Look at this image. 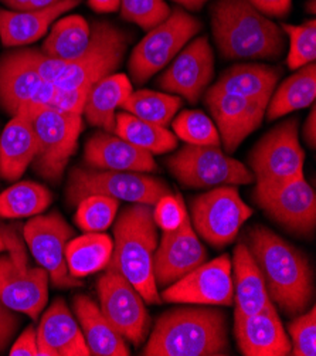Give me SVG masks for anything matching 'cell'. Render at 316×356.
Wrapping results in <instances>:
<instances>
[{"instance_id": "6da1fadb", "label": "cell", "mask_w": 316, "mask_h": 356, "mask_svg": "<svg viewBox=\"0 0 316 356\" xmlns=\"http://www.w3.org/2000/svg\"><path fill=\"white\" fill-rule=\"evenodd\" d=\"M244 243L260 267L272 304L292 318L308 311L315 297L313 271L299 248L260 225L247 232Z\"/></svg>"}, {"instance_id": "7a4b0ae2", "label": "cell", "mask_w": 316, "mask_h": 356, "mask_svg": "<svg viewBox=\"0 0 316 356\" xmlns=\"http://www.w3.org/2000/svg\"><path fill=\"white\" fill-rule=\"evenodd\" d=\"M231 353L227 315L216 305L183 304L163 312L142 349L145 356H224Z\"/></svg>"}, {"instance_id": "3957f363", "label": "cell", "mask_w": 316, "mask_h": 356, "mask_svg": "<svg viewBox=\"0 0 316 356\" xmlns=\"http://www.w3.org/2000/svg\"><path fill=\"white\" fill-rule=\"evenodd\" d=\"M212 31L227 60H276L284 53V31L249 0H217Z\"/></svg>"}, {"instance_id": "277c9868", "label": "cell", "mask_w": 316, "mask_h": 356, "mask_svg": "<svg viewBox=\"0 0 316 356\" xmlns=\"http://www.w3.org/2000/svg\"><path fill=\"white\" fill-rule=\"evenodd\" d=\"M113 256L107 270L128 280L147 304H160L153 275L158 248V226L151 204L132 203L125 207L114 226Z\"/></svg>"}, {"instance_id": "5b68a950", "label": "cell", "mask_w": 316, "mask_h": 356, "mask_svg": "<svg viewBox=\"0 0 316 356\" xmlns=\"http://www.w3.org/2000/svg\"><path fill=\"white\" fill-rule=\"evenodd\" d=\"M17 114L30 118L36 134L38 152L31 162L33 170L46 181L58 182L69 158L78 148L83 115L51 108H23Z\"/></svg>"}, {"instance_id": "8992f818", "label": "cell", "mask_w": 316, "mask_h": 356, "mask_svg": "<svg viewBox=\"0 0 316 356\" xmlns=\"http://www.w3.org/2000/svg\"><path fill=\"white\" fill-rule=\"evenodd\" d=\"M65 193L68 203L73 206L91 195L153 206L160 197L170 195L172 191L165 181L140 172L76 168L69 173Z\"/></svg>"}, {"instance_id": "52a82bcc", "label": "cell", "mask_w": 316, "mask_h": 356, "mask_svg": "<svg viewBox=\"0 0 316 356\" xmlns=\"http://www.w3.org/2000/svg\"><path fill=\"white\" fill-rule=\"evenodd\" d=\"M166 165L176 181L189 189L238 186L256 182L247 166L213 145L186 144L166 159Z\"/></svg>"}, {"instance_id": "ba28073f", "label": "cell", "mask_w": 316, "mask_h": 356, "mask_svg": "<svg viewBox=\"0 0 316 356\" xmlns=\"http://www.w3.org/2000/svg\"><path fill=\"white\" fill-rule=\"evenodd\" d=\"M201 23L197 17L174 9L166 20L153 29L133 49L128 68L136 84H144L163 70L178 53L199 34Z\"/></svg>"}, {"instance_id": "9c48e42d", "label": "cell", "mask_w": 316, "mask_h": 356, "mask_svg": "<svg viewBox=\"0 0 316 356\" xmlns=\"http://www.w3.org/2000/svg\"><path fill=\"white\" fill-rule=\"evenodd\" d=\"M129 35L110 22H95L91 39L80 58L65 64L61 76L53 83L58 90H90L95 83L114 74L121 65Z\"/></svg>"}, {"instance_id": "30bf717a", "label": "cell", "mask_w": 316, "mask_h": 356, "mask_svg": "<svg viewBox=\"0 0 316 356\" xmlns=\"http://www.w3.org/2000/svg\"><path fill=\"white\" fill-rule=\"evenodd\" d=\"M298 118H290L268 131L250 154L257 185H279L303 176L305 152L299 144Z\"/></svg>"}, {"instance_id": "8fae6325", "label": "cell", "mask_w": 316, "mask_h": 356, "mask_svg": "<svg viewBox=\"0 0 316 356\" xmlns=\"http://www.w3.org/2000/svg\"><path fill=\"white\" fill-rule=\"evenodd\" d=\"M190 210L194 230L215 248L231 244L253 216V209L234 186H219L194 197Z\"/></svg>"}, {"instance_id": "7c38bea8", "label": "cell", "mask_w": 316, "mask_h": 356, "mask_svg": "<svg viewBox=\"0 0 316 356\" xmlns=\"http://www.w3.org/2000/svg\"><path fill=\"white\" fill-rule=\"evenodd\" d=\"M99 308L114 330L133 346L147 342L151 316L145 301L121 274L107 270L97 284Z\"/></svg>"}, {"instance_id": "4fadbf2b", "label": "cell", "mask_w": 316, "mask_h": 356, "mask_svg": "<svg viewBox=\"0 0 316 356\" xmlns=\"http://www.w3.org/2000/svg\"><path fill=\"white\" fill-rule=\"evenodd\" d=\"M254 202L265 215L295 236L309 237L316 226V196L303 176L279 185H256Z\"/></svg>"}, {"instance_id": "5bb4252c", "label": "cell", "mask_w": 316, "mask_h": 356, "mask_svg": "<svg viewBox=\"0 0 316 356\" xmlns=\"http://www.w3.org/2000/svg\"><path fill=\"white\" fill-rule=\"evenodd\" d=\"M74 236V229L58 211L33 216L23 227V237L33 257L47 271L57 289L80 287L83 284L80 278L68 273L65 263V248Z\"/></svg>"}, {"instance_id": "9a60e30c", "label": "cell", "mask_w": 316, "mask_h": 356, "mask_svg": "<svg viewBox=\"0 0 316 356\" xmlns=\"http://www.w3.org/2000/svg\"><path fill=\"white\" fill-rule=\"evenodd\" d=\"M160 298L170 304L231 307L234 304V286L228 254L204 261L172 286L163 289Z\"/></svg>"}, {"instance_id": "2e32d148", "label": "cell", "mask_w": 316, "mask_h": 356, "mask_svg": "<svg viewBox=\"0 0 316 356\" xmlns=\"http://www.w3.org/2000/svg\"><path fill=\"white\" fill-rule=\"evenodd\" d=\"M215 77V54L204 35L189 42L158 79L165 92L181 95L197 104Z\"/></svg>"}, {"instance_id": "e0dca14e", "label": "cell", "mask_w": 316, "mask_h": 356, "mask_svg": "<svg viewBox=\"0 0 316 356\" xmlns=\"http://www.w3.org/2000/svg\"><path fill=\"white\" fill-rule=\"evenodd\" d=\"M207 261V252L192 227L188 210L181 225L162 234L153 259V275L158 289H166L196 267Z\"/></svg>"}, {"instance_id": "ac0fdd59", "label": "cell", "mask_w": 316, "mask_h": 356, "mask_svg": "<svg viewBox=\"0 0 316 356\" xmlns=\"http://www.w3.org/2000/svg\"><path fill=\"white\" fill-rule=\"evenodd\" d=\"M204 104L213 115L220 140L228 154H233L261 125L267 108L254 99L215 87L206 91Z\"/></svg>"}, {"instance_id": "d6986e66", "label": "cell", "mask_w": 316, "mask_h": 356, "mask_svg": "<svg viewBox=\"0 0 316 356\" xmlns=\"http://www.w3.org/2000/svg\"><path fill=\"white\" fill-rule=\"evenodd\" d=\"M49 281L44 268L22 271L9 256H0V301L9 309L39 319L47 305Z\"/></svg>"}, {"instance_id": "ffe728a7", "label": "cell", "mask_w": 316, "mask_h": 356, "mask_svg": "<svg viewBox=\"0 0 316 356\" xmlns=\"http://www.w3.org/2000/svg\"><path fill=\"white\" fill-rule=\"evenodd\" d=\"M234 337L245 356L291 355V341L274 304L261 312L234 318Z\"/></svg>"}, {"instance_id": "44dd1931", "label": "cell", "mask_w": 316, "mask_h": 356, "mask_svg": "<svg viewBox=\"0 0 316 356\" xmlns=\"http://www.w3.org/2000/svg\"><path fill=\"white\" fill-rule=\"evenodd\" d=\"M36 332L42 356L91 355L78 323L61 298H57L43 314Z\"/></svg>"}, {"instance_id": "7402d4cb", "label": "cell", "mask_w": 316, "mask_h": 356, "mask_svg": "<svg viewBox=\"0 0 316 356\" xmlns=\"http://www.w3.org/2000/svg\"><path fill=\"white\" fill-rule=\"evenodd\" d=\"M85 162L95 169L119 172H155L158 165L153 155L133 147L111 132H97L84 147Z\"/></svg>"}, {"instance_id": "603a6c76", "label": "cell", "mask_w": 316, "mask_h": 356, "mask_svg": "<svg viewBox=\"0 0 316 356\" xmlns=\"http://www.w3.org/2000/svg\"><path fill=\"white\" fill-rule=\"evenodd\" d=\"M80 3L81 0H61L36 10H0V42L5 47H22L38 42L60 16Z\"/></svg>"}, {"instance_id": "cb8c5ba5", "label": "cell", "mask_w": 316, "mask_h": 356, "mask_svg": "<svg viewBox=\"0 0 316 356\" xmlns=\"http://www.w3.org/2000/svg\"><path fill=\"white\" fill-rule=\"evenodd\" d=\"M231 267L235 304L234 318L253 315L272 305L260 267L244 241L234 248Z\"/></svg>"}, {"instance_id": "d4e9b609", "label": "cell", "mask_w": 316, "mask_h": 356, "mask_svg": "<svg viewBox=\"0 0 316 356\" xmlns=\"http://www.w3.org/2000/svg\"><path fill=\"white\" fill-rule=\"evenodd\" d=\"M42 83L22 49L0 57V108L9 115L15 117L28 105Z\"/></svg>"}, {"instance_id": "484cf974", "label": "cell", "mask_w": 316, "mask_h": 356, "mask_svg": "<svg viewBox=\"0 0 316 356\" xmlns=\"http://www.w3.org/2000/svg\"><path fill=\"white\" fill-rule=\"evenodd\" d=\"M38 152V139L31 121L17 114L0 135V177L8 182L17 181L31 165Z\"/></svg>"}, {"instance_id": "4316f807", "label": "cell", "mask_w": 316, "mask_h": 356, "mask_svg": "<svg viewBox=\"0 0 316 356\" xmlns=\"http://www.w3.org/2000/svg\"><path fill=\"white\" fill-rule=\"evenodd\" d=\"M74 311L90 353L94 356H128V342L103 316L99 305L87 296L74 298Z\"/></svg>"}, {"instance_id": "83f0119b", "label": "cell", "mask_w": 316, "mask_h": 356, "mask_svg": "<svg viewBox=\"0 0 316 356\" xmlns=\"http://www.w3.org/2000/svg\"><path fill=\"white\" fill-rule=\"evenodd\" d=\"M132 91V84L125 74L107 76L90 88L83 115L91 125L114 134L117 110Z\"/></svg>"}, {"instance_id": "f1b7e54d", "label": "cell", "mask_w": 316, "mask_h": 356, "mask_svg": "<svg viewBox=\"0 0 316 356\" xmlns=\"http://www.w3.org/2000/svg\"><path fill=\"white\" fill-rule=\"evenodd\" d=\"M279 76L281 71L275 67L264 64H237L226 70L213 87L254 99L267 106L275 91Z\"/></svg>"}, {"instance_id": "f546056e", "label": "cell", "mask_w": 316, "mask_h": 356, "mask_svg": "<svg viewBox=\"0 0 316 356\" xmlns=\"http://www.w3.org/2000/svg\"><path fill=\"white\" fill-rule=\"evenodd\" d=\"M316 98V65L310 63L303 65L283 81L271 95L265 108L269 121L303 110L315 104Z\"/></svg>"}, {"instance_id": "4dcf8cb0", "label": "cell", "mask_w": 316, "mask_h": 356, "mask_svg": "<svg viewBox=\"0 0 316 356\" xmlns=\"http://www.w3.org/2000/svg\"><path fill=\"white\" fill-rule=\"evenodd\" d=\"M113 240L102 233H87L69 240L65 248L68 273L83 278L107 268L113 256Z\"/></svg>"}, {"instance_id": "1f68e13d", "label": "cell", "mask_w": 316, "mask_h": 356, "mask_svg": "<svg viewBox=\"0 0 316 356\" xmlns=\"http://www.w3.org/2000/svg\"><path fill=\"white\" fill-rule=\"evenodd\" d=\"M90 23L80 15H72L54 22L42 51L51 58L69 63L81 57L90 44Z\"/></svg>"}, {"instance_id": "d6a6232c", "label": "cell", "mask_w": 316, "mask_h": 356, "mask_svg": "<svg viewBox=\"0 0 316 356\" xmlns=\"http://www.w3.org/2000/svg\"><path fill=\"white\" fill-rule=\"evenodd\" d=\"M114 134L151 155H163L178 148V136L172 131L125 111L117 113Z\"/></svg>"}, {"instance_id": "836d02e7", "label": "cell", "mask_w": 316, "mask_h": 356, "mask_svg": "<svg viewBox=\"0 0 316 356\" xmlns=\"http://www.w3.org/2000/svg\"><path fill=\"white\" fill-rule=\"evenodd\" d=\"M181 106L182 98L178 95L152 90H138L131 92L121 108L139 120L166 128Z\"/></svg>"}, {"instance_id": "e575fe53", "label": "cell", "mask_w": 316, "mask_h": 356, "mask_svg": "<svg viewBox=\"0 0 316 356\" xmlns=\"http://www.w3.org/2000/svg\"><path fill=\"white\" fill-rule=\"evenodd\" d=\"M51 192L36 182H19L0 193V218L23 219L43 213L51 204Z\"/></svg>"}, {"instance_id": "d590c367", "label": "cell", "mask_w": 316, "mask_h": 356, "mask_svg": "<svg viewBox=\"0 0 316 356\" xmlns=\"http://www.w3.org/2000/svg\"><path fill=\"white\" fill-rule=\"evenodd\" d=\"M173 134L190 145L220 147L219 131L208 115L197 110L182 111L173 120Z\"/></svg>"}, {"instance_id": "8d00e7d4", "label": "cell", "mask_w": 316, "mask_h": 356, "mask_svg": "<svg viewBox=\"0 0 316 356\" xmlns=\"http://www.w3.org/2000/svg\"><path fill=\"white\" fill-rule=\"evenodd\" d=\"M77 206V226L87 233H101L114 223L119 200L110 196L91 195L84 197Z\"/></svg>"}, {"instance_id": "74e56055", "label": "cell", "mask_w": 316, "mask_h": 356, "mask_svg": "<svg viewBox=\"0 0 316 356\" xmlns=\"http://www.w3.org/2000/svg\"><path fill=\"white\" fill-rule=\"evenodd\" d=\"M283 31L290 39L287 64L291 70H298L316 60V22L306 20L302 24H283Z\"/></svg>"}, {"instance_id": "f35d334b", "label": "cell", "mask_w": 316, "mask_h": 356, "mask_svg": "<svg viewBox=\"0 0 316 356\" xmlns=\"http://www.w3.org/2000/svg\"><path fill=\"white\" fill-rule=\"evenodd\" d=\"M119 10L124 20L147 31L160 24L172 13L165 0H119Z\"/></svg>"}, {"instance_id": "ab89813d", "label": "cell", "mask_w": 316, "mask_h": 356, "mask_svg": "<svg viewBox=\"0 0 316 356\" xmlns=\"http://www.w3.org/2000/svg\"><path fill=\"white\" fill-rule=\"evenodd\" d=\"M288 337L291 341V355L315 356L316 355V309L315 305L297 316L288 324Z\"/></svg>"}, {"instance_id": "60d3db41", "label": "cell", "mask_w": 316, "mask_h": 356, "mask_svg": "<svg viewBox=\"0 0 316 356\" xmlns=\"http://www.w3.org/2000/svg\"><path fill=\"white\" fill-rule=\"evenodd\" d=\"M153 206V220L156 226L160 227L163 232L173 230L181 225L183 219V213L186 210V206L181 195H166L160 197Z\"/></svg>"}, {"instance_id": "b9f144b4", "label": "cell", "mask_w": 316, "mask_h": 356, "mask_svg": "<svg viewBox=\"0 0 316 356\" xmlns=\"http://www.w3.org/2000/svg\"><path fill=\"white\" fill-rule=\"evenodd\" d=\"M22 53L24 58L28 61V64L34 68V71L40 76L43 81L54 83L63 73L65 67V61L51 58L46 56L43 51L33 50V49H22Z\"/></svg>"}, {"instance_id": "7bdbcfd3", "label": "cell", "mask_w": 316, "mask_h": 356, "mask_svg": "<svg viewBox=\"0 0 316 356\" xmlns=\"http://www.w3.org/2000/svg\"><path fill=\"white\" fill-rule=\"evenodd\" d=\"M87 88H78V90H58L54 94L53 99L47 105V108L60 111V113H67V114H77L83 115L84 113V106L88 95Z\"/></svg>"}, {"instance_id": "ee69618b", "label": "cell", "mask_w": 316, "mask_h": 356, "mask_svg": "<svg viewBox=\"0 0 316 356\" xmlns=\"http://www.w3.org/2000/svg\"><path fill=\"white\" fill-rule=\"evenodd\" d=\"M0 236H2V238H3L6 250L9 252V257L12 259L15 266L22 271H26L28 268L27 254L24 250V244L20 240V237L17 236L15 227H12V226L0 227Z\"/></svg>"}, {"instance_id": "f6af8a7d", "label": "cell", "mask_w": 316, "mask_h": 356, "mask_svg": "<svg viewBox=\"0 0 316 356\" xmlns=\"http://www.w3.org/2000/svg\"><path fill=\"white\" fill-rule=\"evenodd\" d=\"M20 325L17 312L9 309L0 301V353H3Z\"/></svg>"}, {"instance_id": "bcb514c9", "label": "cell", "mask_w": 316, "mask_h": 356, "mask_svg": "<svg viewBox=\"0 0 316 356\" xmlns=\"http://www.w3.org/2000/svg\"><path fill=\"white\" fill-rule=\"evenodd\" d=\"M9 355L12 356H39L38 332L33 327H27L26 331L15 341Z\"/></svg>"}, {"instance_id": "7dc6e473", "label": "cell", "mask_w": 316, "mask_h": 356, "mask_svg": "<svg viewBox=\"0 0 316 356\" xmlns=\"http://www.w3.org/2000/svg\"><path fill=\"white\" fill-rule=\"evenodd\" d=\"M249 2L269 19L288 16L292 6V0H249Z\"/></svg>"}, {"instance_id": "c3c4849f", "label": "cell", "mask_w": 316, "mask_h": 356, "mask_svg": "<svg viewBox=\"0 0 316 356\" xmlns=\"http://www.w3.org/2000/svg\"><path fill=\"white\" fill-rule=\"evenodd\" d=\"M302 135H303L305 144L310 149H315V147H316V108H315V104L310 105V113L303 124Z\"/></svg>"}, {"instance_id": "681fc988", "label": "cell", "mask_w": 316, "mask_h": 356, "mask_svg": "<svg viewBox=\"0 0 316 356\" xmlns=\"http://www.w3.org/2000/svg\"><path fill=\"white\" fill-rule=\"evenodd\" d=\"M88 5L97 13H114L119 10V0H88Z\"/></svg>"}, {"instance_id": "f907efd6", "label": "cell", "mask_w": 316, "mask_h": 356, "mask_svg": "<svg viewBox=\"0 0 316 356\" xmlns=\"http://www.w3.org/2000/svg\"><path fill=\"white\" fill-rule=\"evenodd\" d=\"M172 2L183 6L190 12H199L208 2V0H172Z\"/></svg>"}, {"instance_id": "816d5d0a", "label": "cell", "mask_w": 316, "mask_h": 356, "mask_svg": "<svg viewBox=\"0 0 316 356\" xmlns=\"http://www.w3.org/2000/svg\"><path fill=\"white\" fill-rule=\"evenodd\" d=\"M58 2H61V0H28L27 10L43 9V8H47V6H53Z\"/></svg>"}, {"instance_id": "f5cc1de1", "label": "cell", "mask_w": 316, "mask_h": 356, "mask_svg": "<svg viewBox=\"0 0 316 356\" xmlns=\"http://www.w3.org/2000/svg\"><path fill=\"white\" fill-rule=\"evenodd\" d=\"M9 10H27L28 0H0Z\"/></svg>"}, {"instance_id": "db71d44e", "label": "cell", "mask_w": 316, "mask_h": 356, "mask_svg": "<svg viewBox=\"0 0 316 356\" xmlns=\"http://www.w3.org/2000/svg\"><path fill=\"white\" fill-rule=\"evenodd\" d=\"M6 247H5V243H3V238L2 236H0V252H5Z\"/></svg>"}]
</instances>
